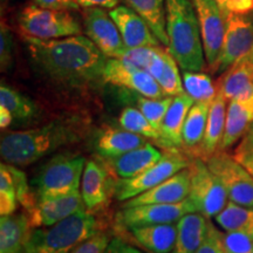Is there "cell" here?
<instances>
[{
    "mask_svg": "<svg viewBox=\"0 0 253 253\" xmlns=\"http://www.w3.org/2000/svg\"><path fill=\"white\" fill-rule=\"evenodd\" d=\"M30 56L37 68L61 86L80 88L102 80L108 58L88 37H66L40 40L25 38Z\"/></svg>",
    "mask_w": 253,
    "mask_h": 253,
    "instance_id": "cell-1",
    "label": "cell"
},
{
    "mask_svg": "<svg viewBox=\"0 0 253 253\" xmlns=\"http://www.w3.org/2000/svg\"><path fill=\"white\" fill-rule=\"evenodd\" d=\"M89 121L79 115H67L36 128L7 131L0 140L4 163L26 167L60 148L82 141L88 134Z\"/></svg>",
    "mask_w": 253,
    "mask_h": 253,
    "instance_id": "cell-2",
    "label": "cell"
},
{
    "mask_svg": "<svg viewBox=\"0 0 253 253\" xmlns=\"http://www.w3.org/2000/svg\"><path fill=\"white\" fill-rule=\"evenodd\" d=\"M167 48L183 71L202 72L208 65L192 0H166Z\"/></svg>",
    "mask_w": 253,
    "mask_h": 253,
    "instance_id": "cell-3",
    "label": "cell"
},
{
    "mask_svg": "<svg viewBox=\"0 0 253 253\" xmlns=\"http://www.w3.org/2000/svg\"><path fill=\"white\" fill-rule=\"evenodd\" d=\"M97 232L96 218L84 210L54 225L32 230L23 253H71Z\"/></svg>",
    "mask_w": 253,
    "mask_h": 253,
    "instance_id": "cell-4",
    "label": "cell"
},
{
    "mask_svg": "<svg viewBox=\"0 0 253 253\" xmlns=\"http://www.w3.org/2000/svg\"><path fill=\"white\" fill-rule=\"evenodd\" d=\"M86 160L82 155L62 154L53 157L32 179L37 199L59 197L78 192Z\"/></svg>",
    "mask_w": 253,
    "mask_h": 253,
    "instance_id": "cell-5",
    "label": "cell"
},
{
    "mask_svg": "<svg viewBox=\"0 0 253 253\" xmlns=\"http://www.w3.org/2000/svg\"><path fill=\"white\" fill-rule=\"evenodd\" d=\"M19 30L25 38L53 40L81 34L78 19L65 9L40 7L32 2L20 12Z\"/></svg>",
    "mask_w": 253,
    "mask_h": 253,
    "instance_id": "cell-6",
    "label": "cell"
},
{
    "mask_svg": "<svg viewBox=\"0 0 253 253\" xmlns=\"http://www.w3.org/2000/svg\"><path fill=\"white\" fill-rule=\"evenodd\" d=\"M191 181L188 199L196 212L208 218L216 217L227 204V192L218 177L209 169L203 158H197L190 164Z\"/></svg>",
    "mask_w": 253,
    "mask_h": 253,
    "instance_id": "cell-7",
    "label": "cell"
},
{
    "mask_svg": "<svg viewBox=\"0 0 253 253\" xmlns=\"http://www.w3.org/2000/svg\"><path fill=\"white\" fill-rule=\"evenodd\" d=\"M253 61V17L249 14L225 15V36L214 74H223L242 61Z\"/></svg>",
    "mask_w": 253,
    "mask_h": 253,
    "instance_id": "cell-8",
    "label": "cell"
},
{
    "mask_svg": "<svg viewBox=\"0 0 253 253\" xmlns=\"http://www.w3.org/2000/svg\"><path fill=\"white\" fill-rule=\"evenodd\" d=\"M205 162L224 185L231 202L253 208V176L242 163L224 151H217Z\"/></svg>",
    "mask_w": 253,
    "mask_h": 253,
    "instance_id": "cell-9",
    "label": "cell"
},
{
    "mask_svg": "<svg viewBox=\"0 0 253 253\" xmlns=\"http://www.w3.org/2000/svg\"><path fill=\"white\" fill-rule=\"evenodd\" d=\"M190 164L191 162H189L179 153L169 151V153L164 154L163 157L156 164L145 170L141 175L132 177V178L121 179L116 183L114 192L119 201L126 202L153 189L154 186L164 182L169 177L189 168Z\"/></svg>",
    "mask_w": 253,
    "mask_h": 253,
    "instance_id": "cell-10",
    "label": "cell"
},
{
    "mask_svg": "<svg viewBox=\"0 0 253 253\" xmlns=\"http://www.w3.org/2000/svg\"><path fill=\"white\" fill-rule=\"evenodd\" d=\"M197 13L208 67L214 73L225 36V13L214 0H192Z\"/></svg>",
    "mask_w": 253,
    "mask_h": 253,
    "instance_id": "cell-11",
    "label": "cell"
},
{
    "mask_svg": "<svg viewBox=\"0 0 253 253\" xmlns=\"http://www.w3.org/2000/svg\"><path fill=\"white\" fill-rule=\"evenodd\" d=\"M84 27L87 37L108 59H121L126 52L115 21L103 7H87L84 11Z\"/></svg>",
    "mask_w": 253,
    "mask_h": 253,
    "instance_id": "cell-12",
    "label": "cell"
},
{
    "mask_svg": "<svg viewBox=\"0 0 253 253\" xmlns=\"http://www.w3.org/2000/svg\"><path fill=\"white\" fill-rule=\"evenodd\" d=\"M102 79L106 84L126 88L150 99H162L166 96L150 73L126 63L121 59L107 60Z\"/></svg>",
    "mask_w": 253,
    "mask_h": 253,
    "instance_id": "cell-13",
    "label": "cell"
},
{
    "mask_svg": "<svg viewBox=\"0 0 253 253\" xmlns=\"http://www.w3.org/2000/svg\"><path fill=\"white\" fill-rule=\"evenodd\" d=\"M191 212H196L195 207L186 198L173 204H143L123 208L116 218L121 225L131 229L155 224H173Z\"/></svg>",
    "mask_w": 253,
    "mask_h": 253,
    "instance_id": "cell-14",
    "label": "cell"
},
{
    "mask_svg": "<svg viewBox=\"0 0 253 253\" xmlns=\"http://www.w3.org/2000/svg\"><path fill=\"white\" fill-rule=\"evenodd\" d=\"M109 14L115 21L128 49L163 46L147 21L128 6H116L110 9Z\"/></svg>",
    "mask_w": 253,
    "mask_h": 253,
    "instance_id": "cell-15",
    "label": "cell"
},
{
    "mask_svg": "<svg viewBox=\"0 0 253 253\" xmlns=\"http://www.w3.org/2000/svg\"><path fill=\"white\" fill-rule=\"evenodd\" d=\"M86 210L81 192L59 196V197L38 199L36 207L28 213L31 225L37 227L50 226L72 214Z\"/></svg>",
    "mask_w": 253,
    "mask_h": 253,
    "instance_id": "cell-16",
    "label": "cell"
},
{
    "mask_svg": "<svg viewBox=\"0 0 253 253\" xmlns=\"http://www.w3.org/2000/svg\"><path fill=\"white\" fill-rule=\"evenodd\" d=\"M190 181H191V169L189 167L154 186L153 189L126 201L123 208L143 204L179 203L189 197Z\"/></svg>",
    "mask_w": 253,
    "mask_h": 253,
    "instance_id": "cell-17",
    "label": "cell"
},
{
    "mask_svg": "<svg viewBox=\"0 0 253 253\" xmlns=\"http://www.w3.org/2000/svg\"><path fill=\"white\" fill-rule=\"evenodd\" d=\"M162 157L163 154L157 148H155L153 144L145 143L119 156L106 157L102 160L108 164L115 175L121 179H126L141 175L156 164Z\"/></svg>",
    "mask_w": 253,
    "mask_h": 253,
    "instance_id": "cell-18",
    "label": "cell"
},
{
    "mask_svg": "<svg viewBox=\"0 0 253 253\" xmlns=\"http://www.w3.org/2000/svg\"><path fill=\"white\" fill-rule=\"evenodd\" d=\"M147 72L157 81L166 96L175 97L185 94L178 63L168 48H163V46L155 47Z\"/></svg>",
    "mask_w": 253,
    "mask_h": 253,
    "instance_id": "cell-19",
    "label": "cell"
},
{
    "mask_svg": "<svg viewBox=\"0 0 253 253\" xmlns=\"http://www.w3.org/2000/svg\"><path fill=\"white\" fill-rule=\"evenodd\" d=\"M108 175L106 169L95 161H87L81 179V196L86 210L95 212L108 202Z\"/></svg>",
    "mask_w": 253,
    "mask_h": 253,
    "instance_id": "cell-20",
    "label": "cell"
},
{
    "mask_svg": "<svg viewBox=\"0 0 253 253\" xmlns=\"http://www.w3.org/2000/svg\"><path fill=\"white\" fill-rule=\"evenodd\" d=\"M253 122V97L231 100L226 110L225 130L221 140L219 151L232 147L245 135Z\"/></svg>",
    "mask_w": 253,
    "mask_h": 253,
    "instance_id": "cell-21",
    "label": "cell"
},
{
    "mask_svg": "<svg viewBox=\"0 0 253 253\" xmlns=\"http://www.w3.org/2000/svg\"><path fill=\"white\" fill-rule=\"evenodd\" d=\"M218 90L226 101L253 97V61L233 65L218 81Z\"/></svg>",
    "mask_w": 253,
    "mask_h": 253,
    "instance_id": "cell-22",
    "label": "cell"
},
{
    "mask_svg": "<svg viewBox=\"0 0 253 253\" xmlns=\"http://www.w3.org/2000/svg\"><path fill=\"white\" fill-rule=\"evenodd\" d=\"M177 237L171 253H196L208 233V218L202 213H186L176 223Z\"/></svg>",
    "mask_w": 253,
    "mask_h": 253,
    "instance_id": "cell-23",
    "label": "cell"
},
{
    "mask_svg": "<svg viewBox=\"0 0 253 253\" xmlns=\"http://www.w3.org/2000/svg\"><path fill=\"white\" fill-rule=\"evenodd\" d=\"M147 143L145 137L129 130L108 126L100 131L95 142L96 151L102 158L114 157Z\"/></svg>",
    "mask_w": 253,
    "mask_h": 253,
    "instance_id": "cell-24",
    "label": "cell"
},
{
    "mask_svg": "<svg viewBox=\"0 0 253 253\" xmlns=\"http://www.w3.org/2000/svg\"><path fill=\"white\" fill-rule=\"evenodd\" d=\"M27 213H12L0 218V253H23L31 233Z\"/></svg>",
    "mask_w": 253,
    "mask_h": 253,
    "instance_id": "cell-25",
    "label": "cell"
},
{
    "mask_svg": "<svg viewBox=\"0 0 253 253\" xmlns=\"http://www.w3.org/2000/svg\"><path fill=\"white\" fill-rule=\"evenodd\" d=\"M226 102L225 97L218 90L217 96L210 104L207 129H205L203 142H202L201 149H199L204 161H207L209 157H211L219 150L224 130H225Z\"/></svg>",
    "mask_w": 253,
    "mask_h": 253,
    "instance_id": "cell-26",
    "label": "cell"
},
{
    "mask_svg": "<svg viewBox=\"0 0 253 253\" xmlns=\"http://www.w3.org/2000/svg\"><path fill=\"white\" fill-rule=\"evenodd\" d=\"M194 103V99L186 93L172 99L162 123V135L170 149L183 145V128L186 116Z\"/></svg>",
    "mask_w": 253,
    "mask_h": 253,
    "instance_id": "cell-27",
    "label": "cell"
},
{
    "mask_svg": "<svg viewBox=\"0 0 253 253\" xmlns=\"http://www.w3.org/2000/svg\"><path fill=\"white\" fill-rule=\"evenodd\" d=\"M131 235L140 244L153 253H171L175 248L176 224H155L131 227Z\"/></svg>",
    "mask_w": 253,
    "mask_h": 253,
    "instance_id": "cell-28",
    "label": "cell"
},
{
    "mask_svg": "<svg viewBox=\"0 0 253 253\" xmlns=\"http://www.w3.org/2000/svg\"><path fill=\"white\" fill-rule=\"evenodd\" d=\"M126 6L140 14L147 21L163 46L168 47L166 0H123Z\"/></svg>",
    "mask_w": 253,
    "mask_h": 253,
    "instance_id": "cell-29",
    "label": "cell"
},
{
    "mask_svg": "<svg viewBox=\"0 0 253 253\" xmlns=\"http://www.w3.org/2000/svg\"><path fill=\"white\" fill-rule=\"evenodd\" d=\"M211 103L195 102L186 116L183 128V145L190 150L201 149L205 129H207L209 110Z\"/></svg>",
    "mask_w": 253,
    "mask_h": 253,
    "instance_id": "cell-30",
    "label": "cell"
},
{
    "mask_svg": "<svg viewBox=\"0 0 253 253\" xmlns=\"http://www.w3.org/2000/svg\"><path fill=\"white\" fill-rule=\"evenodd\" d=\"M0 104L5 106L12 113L14 121L20 123L30 122L39 114L34 101L5 84L0 86Z\"/></svg>",
    "mask_w": 253,
    "mask_h": 253,
    "instance_id": "cell-31",
    "label": "cell"
},
{
    "mask_svg": "<svg viewBox=\"0 0 253 253\" xmlns=\"http://www.w3.org/2000/svg\"><path fill=\"white\" fill-rule=\"evenodd\" d=\"M214 220L226 232L244 231L253 233V208L243 207L230 201L214 217Z\"/></svg>",
    "mask_w": 253,
    "mask_h": 253,
    "instance_id": "cell-32",
    "label": "cell"
},
{
    "mask_svg": "<svg viewBox=\"0 0 253 253\" xmlns=\"http://www.w3.org/2000/svg\"><path fill=\"white\" fill-rule=\"evenodd\" d=\"M119 126L121 128L129 130L135 134H138L143 136L145 138H150L163 145L164 148L170 149L169 145L164 140L163 135L158 132L150 122L148 121L147 118L142 114V112L138 108H134V107H126L125 109L120 113V116L118 119Z\"/></svg>",
    "mask_w": 253,
    "mask_h": 253,
    "instance_id": "cell-33",
    "label": "cell"
},
{
    "mask_svg": "<svg viewBox=\"0 0 253 253\" xmlns=\"http://www.w3.org/2000/svg\"><path fill=\"white\" fill-rule=\"evenodd\" d=\"M183 86L195 102L211 103L218 94V84H214L212 79L202 72H183Z\"/></svg>",
    "mask_w": 253,
    "mask_h": 253,
    "instance_id": "cell-34",
    "label": "cell"
},
{
    "mask_svg": "<svg viewBox=\"0 0 253 253\" xmlns=\"http://www.w3.org/2000/svg\"><path fill=\"white\" fill-rule=\"evenodd\" d=\"M172 96L162 97V99H150V97L142 96V95L136 99L137 108L147 118L150 125L161 134H162L163 120L166 118V114L172 102Z\"/></svg>",
    "mask_w": 253,
    "mask_h": 253,
    "instance_id": "cell-35",
    "label": "cell"
},
{
    "mask_svg": "<svg viewBox=\"0 0 253 253\" xmlns=\"http://www.w3.org/2000/svg\"><path fill=\"white\" fill-rule=\"evenodd\" d=\"M17 191L13 177L9 172L6 163L0 164V214L7 216L15 212L18 207Z\"/></svg>",
    "mask_w": 253,
    "mask_h": 253,
    "instance_id": "cell-36",
    "label": "cell"
},
{
    "mask_svg": "<svg viewBox=\"0 0 253 253\" xmlns=\"http://www.w3.org/2000/svg\"><path fill=\"white\" fill-rule=\"evenodd\" d=\"M6 166H7L9 172H11L12 177H13V182L15 186V191H17L19 203L23 205L25 211H26V213L28 214L32 210H33L38 202L37 196L33 191V188H32V185L28 183L26 173L21 171L17 166L8 163H6Z\"/></svg>",
    "mask_w": 253,
    "mask_h": 253,
    "instance_id": "cell-37",
    "label": "cell"
},
{
    "mask_svg": "<svg viewBox=\"0 0 253 253\" xmlns=\"http://www.w3.org/2000/svg\"><path fill=\"white\" fill-rule=\"evenodd\" d=\"M225 253H253V233L232 231L223 235Z\"/></svg>",
    "mask_w": 253,
    "mask_h": 253,
    "instance_id": "cell-38",
    "label": "cell"
},
{
    "mask_svg": "<svg viewBox=\"0 0 253 253\" xmlns=\"http://www.w3.org/2000/svg\"><path fill=\"white\" fill-rule=\"evenodd\" d=\"M14 60V40L13 34L7 25L1 21L0 30V66L1 71H8L13 65Z\"/></svg>",
    "mask_w": 253,
    "mask_h": 253,
    "instance_id": "cell-39",
    "label": "cell"
},
{
    "mask_svg": "<svg viewBox=\"0 0 253 253\" xmlns=\"http://www.w3.org/2000/svg\"><path fill=\"white\" fill-rule=\"evenodd\" d=\"M154 50L155 47H140V48L126 49L121 60L126 63H130L135 67L147 71L154 55Z\"/></svg>",
    "mask_w": 253,
    "mask_h": 253,
    "instance_id": "cell-40",
    "label": "cell"
},
{
    "mask_svg": "<svg viewBox=\"0 0 253 253\" xmlns=\"http://www.w3.org/2000/svg\"><path fill=\"white\" fill-rule=\"evenodd\" d=\"M196 253H225L223 233L209 221L208 233Z\"/></svg>",
    "mask_w": 253,
    "mask_h": 253,
    "instance_id": "cell-41",
    "label": "cell"
},
{
    "mask_svg": "<svg viewBox=\"0 0 253 253\" xmlns=\"http://www.w3.org/2000/svg\"><path fill=\"white\" fill-rule=\"evenodd\" d=\"M109 242L110 239L108 235L99 231L94 236H91L90 238L81 243L71 253H106Z\"/></svg>",
    "mask_w": 253,
    "mask_h": 253,
    "instance_id": "cell-42",
    "label": "cell"
},
{
    "mask_svg": "<svg viewBox=\"0 0 253 253\" xmlns=\"http://www.w3.org/2000/svg\"><path fill=\"white\" fill-rule=\"evenodd\" d=\"M224 13L250 14L253 11V0H214Z\"/></svg>",
    "mask_w": 253,
    "mask_h": 253,
    "instance_id": "cell-43",
    "label": "cell"
},
{
    "mask_svg": "<svg viewBox=\"0 0 253 253\" xmlns=\"http://www.w3.org/2000/svg\"><path fill=\"white\" fill-rule=\"evenodd\" d=\"M32 2L40 7L65 9V11H75L81 7L78 0H32Z\"/></svg>",
    "mask_w": 253,
    "mask_h": 253,
    "instance_id": "cell-44",
    "label": "cell"
},
{
    "mask_svg": "<svg viewBox=\"0 0 253 253\" xmlns=\"http://www.w3.org/2000/svg\"><path fill=\"white\" fill-rule=\"evenodd\" d=\"M106 253H141L137 249L126 244L121 238H114L107 246Z\"/></svg>",
    "mask_w": 253,
    "mask_h": 253,
    "instance_id": "cell-45",
    "label": "cell"
},
{
    "mask_svg": "<svg viewBox=\"0 0 253 253\" xmlns=\"http://www.w3.org/2000/svg\"><path fill=\"white\" fill-rule=\"evenodd\" d=\"M235 154H253V122L242 137V142L237 147Z\"/></svg>",
    "mask_w": 253,
    "mask_h": 253,
    "instance_id": "cell-46",
    "label": "cell"
},
{
    "mask_svg": "<svg viewBox=\"0 0 253 253\" xmlns=\"http://www.w3.org/2000/svg\"><path fill=\"white\" fill-rule=\"evenodd\" d=\"M81 7H103L114 8L118 6L119 0H78Z\"/></svg>",
    "mask_w": 253,
    "mask_h": 253,
    "instance_id": "cell-47",
    "label": "cell"
},
{
    "mask_svg": "<svg viewBox=\"0 0 253 253\" xmlns=\"http://www.w3.org/2000/svg\"><path fill=\"white\" fill-rule=\"evenodd\" d=\"M13 121L14 119L12 113L9 112L5 106L0 104V126H1L2 130H4V129H7Z\"/></svg>",
    "mask_w": 253,
    "mask_h": 253,
    "instance_id": "cell-48",
    "label": "cell"
},
{
    "mask_svg": "<svg viewBox=\"0 0 253 253\" xmlns=\"http://www.w3.org/2000/svg\"><path fill=\"white\" fill-rule=\"evenodd\" d=\"M233 157L242 163L253 176V154H233Z\"/></svg>",
    "mask_w": 253,
    "mask_h": 253,
    "instance_id": "cell-49",
    "label": "cell"
},
{
    "mask_svg": "<svg viewBox=\"0 0 253 253\" xmlns=\"http://www.w3.org/2000/svg\"><path fill=\"white\" fill-rule=\"evenodd\" d=\"M5 1V0H2V2H4Z\"/></svg>",
    "mask_w": 253,
    "mask_h": 253,
    "instance_id": "cell-50",
    "label": "cell"
}]
</instances>
